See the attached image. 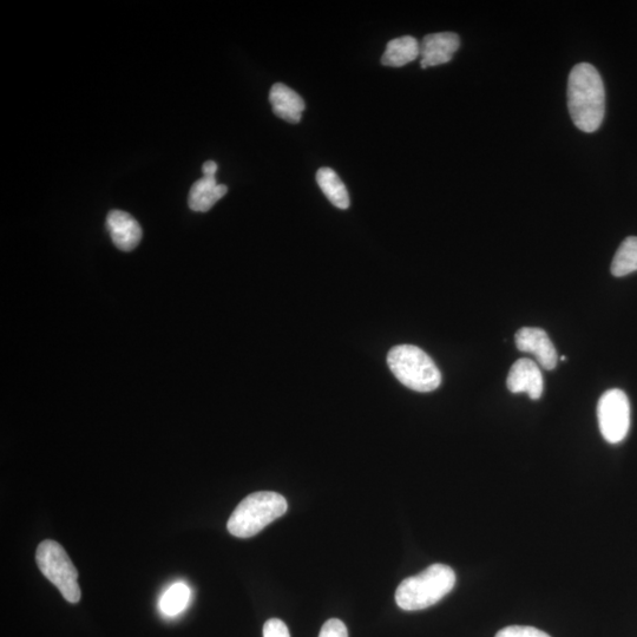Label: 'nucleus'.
<instances>
[{
	"mask_svg": "<svg viewBox=\"0 0 637 637\" xmlns=\"http://www.w3.org/2000/svg\"><path fill=\"white\" fill-rule=\"evenodd\" d=\"M568 108L576 128L588 134L600 129L606 115V90L594 65L581 63L570 71Z\"/></svg>",
	"mask_w": 637,
	"mask_h": 637,
	"instance_id": "1",
	"label": "nucleus"
},
{
	"mask_svg": "<svg viewBox=\"0 0 637 637\" xmlns=\"http://www.w3.org/2000/svg\"><path fill=\"white\" fill-rule=\"evenodd\" d=\"M456 574L445 564H433L422 573L399 584L396 602L406 612H417L435 606L455 588Z\"/></svg>",
	"mask_w": 637,
	"mask_h": 637,
	"instance_id": "2",
	"label": "nucleus"
},
{
	"mask_svg": "<svg viewBox=\"0 0 637 637\" xmlns=\"http://www.w3.org/2000/svg\"><path fill=\"white\" fill-rule=\"evenodd\" d=\"M284 496L273 491H259L242 499L227 523V529L235 537L249 538L258 535L268 524L287 512Z\"/></svg>",
	"mask_w": 637,
	"mask_h": 637,
	"instance_id": "3",
	"label": "nucleus"
},
{
	"mask_svg": "<svg viewBox=\"0 0 637 637\" xmlns=\"http://www.w3.org/2000/svg\"><path fill=\"white\" fill-rule=\"evenodd\" d=\"M387 364L400 383L416 392H432L442 384V373L422 348L413 345L393 347Z\"/></svg>",
	"mask_w": 637,
	"mask_h": 637,
	"instance_id": "4",
	"label": "nucleus"
},
{
	"mask_svg": "<svg viewBox=\"0 0 637 637\" xmlns=\"http://www.w3.org/2000/svg\"><path fill=\"white\" fill-rule=\"evenodd\" d=\"M36 562L42 574L61 591L65 600L70 603L81 601L78 571L61 544L51 540L39 544Z\"/></svg>",
	"mask_w": 637,
	"mask_h": 637,
	"instance_id": "5",
	"label": "nucleus"
},
{
	"mask_svg": "<svg viewBox=\"0 0 637 637\" xmlns=\"http://www.w3.org/2000/svg\"><path fill=\"white\" fill-rule=\"evenodd\" d=\"M597 419L602 436L610 444L625 441L630 429V403L621 390H609L602 394L597 404Z\"/></svg>",
	"mask_w": 637,
	"mask_h": 637,
	"instance_id": "6",
	"label": "nucleus"
},
{
	"mask_svg": "<svg viewBox=\"0 0 637 637\" xmlns=\"http://www.w3.org/2000/svg\"><path fill=\"white\" fill-rule=\"evenodd\" d=\"M518 350L533 354L543 369L554 370L557 366V351L547 332L542 328L523 327L516 333Z\"/></svg>",
	"mask_w": 637,
	"mask_h": 637,
	"instance_id": "7",
	"label": "nucleus"
},
{
	"mask_svg": "<svg viewBox=\"0 0 637 637\" xmlns=\"http://www.w3.org/2000/svg\"><path fill=\"white\" fill-rule=\"evenodd\" d=\"M461 47V39L455 32H438L423 38L420 43V67L428 69L449 63Z\"/></svg>",
	"mask_w": 637,
	"mask_h": 637,
	"instance_id": "8",
	"label": "nucleus"
},
{
	"mask_svg": "<svg viewBox=\"0 0 637 637\" xmlns=\"http://www.w3.org/2000/svg\"><path fill=\"white\" fill-rule=\"evenodd\" d=\"M507 386L511 393H527L530 399H540L544 389L540 367L527 358L517 360L509 372Z\"/></svg>",
	"mask_w": 637,
	"mask_h": 637,
	"instance_id": "9",
	"label": "nucleus"
},
{
	"mask_svg": "<svg viewBox=\"0 0 637 637\" xmlns=\"http://www.w3.org/2000/svg\"><path fill=\"white\" fill-rule=\"evenodd\" d=\"M107 227L115 246L123 252H131L140 245L142 228L129 213L113 210L108 214Z\"/></svg>",
	"mask_w": 637,
	"mask_h": 637,
	"instance_id": "10",
	"label": "nucleus"
},
{
	"mask_svg": "<svg viewBox=\"0 0 637 637\" xmlns=\"http://www.w3.org/2000/svg\"><path fill=\"white\" fill-rule=\"evenodd\" d=\"M269 102L272 104L275 115L292 124L301 121L302 113L306 108L302 97L282 83L273 85L271 93H269Z\"/></svg>",
	"mask_w": 637,
	"mask_h": 637,
	"instance_id": "11",
	"label": "nucleus"
},
{
	"mask_svg": "<svg viewBox=\"0 0 637 637\" xmlns=\"http://www.w3.org/2000/svg\"><path fill=\"white\" fill-rule=\"evenodd\" d=\"M228 192L225 185H218L215 177L203 176L190 189L188 205L197 213H206Z\"/></svg>",
	"mask_w": 637,
	"mask_h": 637,
	"instance_id": "12",
	"label": "nucleus"
},
{
	"mask_svg": "<svg viewBox=\"0 0 637 637\" xmlns=\"http://www.w3.org/2000/svg\"><path fill=\"white\" fill-rule=\"evenodd\" d=\"M419 56L420 43L415 37H399L387 43L382 64L385 67L400 68L415 61Z\"/></svg>",
	"mask_w": 637,
	"mask_h": 637,
	"instance_id": "13",
	"label": "nucleus"
},
{
	"mask_svg": "<svg viewBox=\"0 0 637 637\" xmlns=\"http://www.w3.org/2000/svg\"><path fill=\"white\" fill-rule=\"evenodd\" d=\"M317 182L333 206L343 210L350 207V196H348L346 186L333 169L320 168L317 173Z\"/></svg>",
	"mask_w": 637,
	"mask_h": 637,
	"instance_id": "14",
	"label": "nucleus"
},
{
	"mask_svg": "<svg viewBox=\"0 0 637 637\" xmlns=\"http://www.w3.org/2000/svg\"><path fill=\"white\" fill-rule=\"evenodd\" d=\"M637 272V236H629L622 242L612 262V274L616 278Z\"/></svg>",
	"mask_w": 637,
	"mask_h": 637,
	"instance_id": "15",
	"label": "nucleus"
},
{
	"mask_svg": "<svg viewBox=\"0 0 637 637\" xmlns=\"http://www.w3.org/2000/svg\"><path fill=\"white\" fill-rule=\"evenodd\" d=\"M190 596V589L186 583H175L172 587L166 590L160 600L161 612L166 616H176L183 612L188 607Z\"/></svg>",
	"mask_w": 637,
	"mask_h": 637,
	"instance_id": "16",
	"label": "nucleus"
},
{
	"mask_svg": "<svg viewBox=\"0 0 637 637\" xmlns=\"http://www.w3.org/2000/svg\"><path fill=\"white\" fill-rule=\"evenodd\" d=\"M496 637H551L534 627L511 626L499 630Z\"/></svg>",
	"mask_w": 637,
	"mask_h": 637,
	"instance_id": "17",
	"label": "nucleus"
},
{
	"mask_svg": "<svg viewBox=\"0 0 637 637\" xmlns=\"http://www.w3.org/2000/svg\"><path fill=\"white\" fill-rule=\"evenodd\" d=\"M319 637H348L345 623L337 619L328 620L321 628Z\"/></svg>",
	"mask_w": 637,
	"mask_h": 637,
	"instance_id": "18",
	"label": "nucleus"
},
{
	"mask_svg": "<svg viewBox=\"0 0 637 637\" xmlns=\"http://www.w3.org/2000/svg\"><path fill=\"white\" fill-rule=\"evenodd\" d=\"M264 637H291V634L284 622L271 619L265 623Z\"/></svg>",
	"mask_w": 637,
	"mask_h": 637,
	"instance_id": "19",
	"label": "nucleus"
},
{
	"mask_svg": "<svg viewBox=\"0 0 637 637\" xmlns=\"http://www.w3.org/2000/svg\"><path fill=\"white\" fill-rule=\"evenodd\" d=\"M203 176H212L215 177L216 172H218V164L214 161H207L202 166Z\"/></svg>",
	"mask_w": 637,
	"mask_h": 637,
	"instance_id": "20",
	"label": "nucleus"
},
{
	"mask_svg": "<svg viewBox=\"0 0 637 637\" xmlns=\"http://www.w3.org/2000/svg\"><path fill=\"white\" fill-rule=\"evenodd\" d=\"M561 360L562 361L567 360V357H562Z\"/></svg>",
	"mask_w": 637,
	"mask_h": 637,
	"instance_id": "21",
	"label": "nucleus"
}]
</instances>
